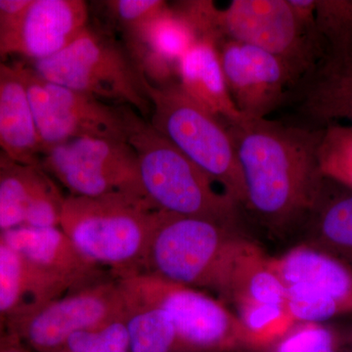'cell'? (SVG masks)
<instances>
[{"mask_svg":"<svg viewBox=\"0 0 352 352\" xmlns=\"http://www.w3.org/2000/svg\"><path fill=\"white\" fill-rule=\"evenodd\" d=\"M124 322L131 352H180L173 321L161 308L127 302Z\"/></svg>","mask_w":352,"mask_h":352,"instance_id":"44dd1931","label":"cell"},{"mask_svg":"<svg viewBox=\"0 0 352 352\" xmlns=\"http://www.w3.org/2000/svg\"><path fill=\"white\" fill-rule=\"evenodd\" d=\"M6 325L3 322L0 321V340L6 339Z\"/></svg>","mask_w":352,"mask_h":352,"instance_id":"f1b7e54d","label":"cell"},{"mask_svg":"<svg viewBox=\"0 0 352 352\" xmlns=\"http://www.w3.org/2000/svg\"><path fill=\"white\" fill-rule=\"evenodd\" d=\"M177 83L192 100L223 124L245 119L229 92L214 41L200 39L187 51L178 63Z\"/></svg>","mask_w":352,"mask_h":352,"instance_id":"2e32d148","label":"cell"},{"mask_svg":"<svg viewBox=\"0 0 352 352\" xmlns=\"http://www.w3.org/2000/svg\"><path fill=\"white\" fill-rule=\"evenodd\" d=\"M159 210L135 197H66L60 227L78 252L118 279L144 271Z\"/></svg>","mask_w":352,"mask_h":352,"instance_id":"7a4b0ae2","label":"cell"},{"mask_svg":"<svg viewBox=\"0 0 352 352\" xmlns=\"http://www.w3.org/2000/svg\"><path fill=\"white\" fill-rule=\"evenodd\" d=\"M305 223L322 251L352 261V188L324 175Z\"/></svg>","mask_w":352,"mask_h":352,"instance_id":"ac0fdd59","label":"cell"},{"mask_svg":"<svg viewBox=\"0 0 352 352\" xmlns=\"http://www.w3.org/2000/svg\"><path fill=\"white\" fill-rule=\"evenodd\" d=\"M287 308L295 322L324 323L346 309L331 296L302 286H286Z\"/></svg>","mask_w":352,"mask_h":352,"instance_id":"d4e9b609","label":"cell"},{"mask_svg":"<svg viewBox=\"0 0 352 352\" xmlns=\"http://www.w3.org/2000/svg\"><path fill=\"white\" fill-rule=\"evenodd\" d=\"M229 92L245 119H267L300 78L286 61L235 41L217 46Z\"/></svg>","mask_w":352,"mask_h":352,"instance_id":"4fadbf2b","label":"cell"},{"mask_svg":"<svg viewBox=\"0 0 352 352\" xmlns=\"http://www.w3.org/2000/svg\"><path fill=\"white\" fill-rule=\"evenodd\" d=\"M0 144L14 156L31 159L43 152L23 80H0Z\"/></svg>","mask_w":352,"mask_h":352,"instance_id":"d6986e66","label":"cell"},{"mask_svg":"<svg viewBox=\"0 0 352 352\" xmlns=\"http://www.w3.org/2000/svg\"><path fill=\"white\" fill-rule=\"evenodd\" d=\"M238 224L157 212L144 271L182 286L219 291L243 237Z\"/></svg>","mask_w":352,"mask_h":352,"instance_id":"5b68a950","label":"cell"},{"mask_svg":"<svg viewBox=\"0 0 352 352\" xmlns=\"http://www.w3.org/2000/svg\"><path fill=\"white\" fill-rule=\"evenodd\" d=\"M127 142L138 157L141 185L155 210L179 217L238 224L241 208L138 112Z\"/></svg>","mask_w":352,"mask_h":352,"instance_id":"3957f363","label":"cell"},{"mask_svg":"<svg viewBox=\"0 0 352 352\" xmlns=\"http://www.w3.org/2000/svg\"><path fill=\"white\" fill-rule=\"evenodd\" d=\"M0 352H31L28 351L20 344L18 340L12 339V338H6L0 340Z\"/></svg>","mask_w":352,"mask_h":352,"instance_id":"83f0119b","label":"cell"},{"mask_svg":"<svg viewBox=\"0 0 352 352\" xmlns=\"http://www.w3.org/2000/svg\"><path fill=\"white\" fill-rule=\"evenodd\" d=\"M15 18L16 45L36 62L54 56L80 36L89 9L83 0H31Z\"/></svg>","mask_w":352,"mask_h":352,"instance_id":"5bb4252c","label":"cell"},{"mask_svg":"<svg viewBox=\"0 0 352 352\" xmlns=\"http://www.w3.org/2000/svg\"><path fill=\"white\" fill-rule=\"evenodd\" d=\"M337 351V337L327 326L296 322L280 339L261 352Z\"/></svg>","mask_w":352,"mask_h":352,"instance_id":"cb8c5ba5","label":"cell"},{"mask_svg":"<svg viewBox=\"0 0 352 352\" xmlns=\"http://www.w3.org/2000/svg\"><path fill=\"white\" fill-rule=\"evenodd\" d=\"M298 112L307 126L325 129L352 122V50L325 53L300 80Z\"/></svg>","mask_w":352,"mask_h":352,"instance_id":"9a60e30c","label":"cell"},{"mask_svg":"<svg viewBox=\"0 0 352 352\" xmlns=\"http://www.w3.org/2000/svg\"><path fill=\"white\" fill-rule=\"evenodd\" d=\"M43 153L67 141L82 138L127 141L132 113L82 92L50 82L36 71L23 80Z\"/></svg>","mask_w":352,"mask_h":352,"instance_id":"30bf717a","label":"cell"},{"mask_svg":"<svg viewBox=\"0 0 352 352\" xmlns=\"http://www.w3.org/2000/svg\"><path fill=\"white\" fill-rule=\"evenodd\" d=\"M32 302L29 274L22 258L0 235V321L7 320Z\"/></svg>","mask_w":352,"mask_h":352,"instance_id":"7402d4cb","label":"cell"},{"mask_svg":"<svg viewBox=\"0 0 352 352\" xmlns=\"http://www.w3.org/2000/svg\"><path fill=\"white\" fill-rule=\"evenodd\" d=\"M24 261L32 302L41 303L104 279L60 226H21L0 234Z\"/></svg>","mask_w":352,"mask_h":352,"instance_id":"7c38bea8","label":"cell"},{"mask_svg":"<svg viewBox=\"0 0 352 352\" xmlns=\"http://www.w3.org/2000/svg\"><path fill=\"white\" fill-rule=\"evenodd\" d=\"M34 71L50 82L131 107L144 119L151 115L147 78L124 43L107 31L88 25L56 55L34 62Z\"/></svg>","mask_w":352,"mask_h":352,"instance_id":"277c9868","label":"cell"},{"mask_svg":"<svg viewBox=\"0 0 352 352\" xmlns=\"http://www.w3.org/2000/svg\"><path fill=\"white\" fill-rule=\"evenodd\" d=\"M163 0H109L102 2L106 15L122 38L144 25L166 4Z\"/></svg>","mask_w":352,"mask_h":352,"instance_id":"484cf974","label":"cell"},{"mask_svg":"<svg viewBox=\"0 0 352 352\" xmlns=\"http://www.w3.org/2000/svg\"><path fill=\"white\" fill-rule=\"evenodd\" d=\"M150 124L245 208L244 183L237 154L226 124L204 110L177 82H147Z\"/></svg>","mask_w":352,"mask_h":352,"instance_id":"8992f818","label":"cell"},{"mask_svg":"<svg viewBox=\"0 0 352 352\" xmlns=\"http://www.w3.org/2000/svg\"><path fill=\"white\" fill-rule=\"evenodd\" d=\"M31 0H0V11L11 14H18L29 6Z\"/></svg>","mask_w":352,"mask_h":352,"instance_id":"4316f807","label":"cell"},{"mask_svg":"<svg viewBox=\"0 0 352 352\" xmlns=\"http://www.w3.org/2000/svg\"><path fill=\"white\" fill-rule=\"evenodd\" d=\"M271 264L285 286L302 285L328 296L352 310V270L344 261L314 245H300Z\"/></svg>","mask_w":352,"mask_h":352,"instance_id":"e0dca14e","label":"cell"},{"mask_svg":"<svg viewBox=\"0 0 352 352\" xmlns=\"http://www.w3.org/2000/svg\"><path fill=\"white\" fill-rule=\"evenodd\" d=\"M224 124L239 162L245 208L274 232L305 222L324 177L326 129L268 119Z\"/></svg>","mask_w":352,"mask_h":352,"instance_id":"6da1fadb","label":"cell"},{"mask_svg":"<svg viewBox=\"0 0 352 352\" xmlns=\"http://www.w3.org/2000/svg\"><path fill=\"white\" fill-rule=\"evenodd\" d=\"M127 302L119 280L101 279L41 303L23 307L6 327L9 337L38 352L62 351L73 333L91 330L126 316Z\"/></svg>","mask_w":352,"mask_h":352,"instance_id":"ba28073f","label":"cell"},{"mask_svg":"<svg viewBox=\"0 0 352 352\" xmlns=\"http://www.w3.org/2000/svg\"><path fill=\"white\" fill-rule=\"evenodd\" d=\"M315 23L326 53L352 50V0H315Z\"/></svg>","mask_w":352,"mask_h":352,"instance_id":"603a6c76","label":"cell"},{"mask_svg":"<svg viewBox=\"0 0 352 352\" xmlns=\"http://www.w3.org/2000/svg\"><path fill=\"white\" fill-rule=\"evenodd\" d=\"M217 27L220 43L235 41L271 53L300 80L326 53L316 25L305 24L289 0H232L219 9Z\"/></svg>","mask_w":352,"mask_h":352,"instance_id":"9c48e42d","label":"cell"},{"mask_svg":"<svg viewBox=\"0 0 352 352\" xmlns=\"http://www.w3.org/2000/svg\"><path fill=\"white\" fill-rule=\"evenodd\" d=\"M119 282L127 302L152 305L168 314L180 352H249L237 317L212 296L146 272Z\"/></svg>","mask_w":352,"mask_h":352,"instance_id":"52a82bcc","label":"cell"},{"mask_svg":"<svg viewBox=\"0 0 352 352\" xmlns=\"http://www.w3.org/2000/svg\"><path fill=\"white\" fill-rule=\"evenodd\" d=\"M59 190L53 177L43 170L3 176L0 179V234L24 226L32 204Z\"/></svg>","mask_w":352,"mask_h":352,"instance_id":"ffe728a7","label":"cell"},{"mask_svg":"<svg viewBox=\"0 0 352 352\" xmlns=\"http://www.w3.org/2000/svg\"><path fill=\"white\" fill-rule=\"evenodd\" d=\"M43 155L44 170L68 189L69 195H122L149 201L141 185L138 157L127 141L78 138L50 148Z\"/></svg>","mask_w":352,"mask_h":352,"instance_id":"8fae6325","label":"cell"}]
</instances>
